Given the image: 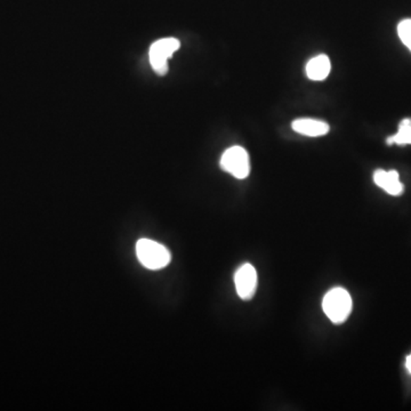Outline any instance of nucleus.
<instances>
[{
	"label": "nucleus",
	"instance_id": "7ed1b4c3",
	"mask_svg": "<svg viewBox=\"0 0 411 411\" xmlns=\"http://www.w3.org/2000/svg\"><path fill=\"white\" fill-rule=\"evenodd\" d=\"M222 170L230 172L236 179L248 177L251 172V160L248 152L241 146H232L224 152L221 158Z\"/></svg>",
	"mask_w": 411,
	"mask_h": 411
},
{
	"label": "nucleus",
	"instance_id": "0eeeda50",
	"mask_svg": "<svg viewBox=\"0 0 411 411\" xmlns=\"http://www.w3.org/2000/svg\"><path fill=\"white\" fill-rule=\"evenodd\" d=\"M291 126L296 133L308 137H324L330 129L329 125L324 121L311 118L296 119Z\"/></svg>",
	"mask_w": 411,
	"mask_h": 411
},
{
	"label": "nucleus",
	"instance_id": "9d476101",
	"mask_svg": "<svg viewBox=\"0 0 411 411\" xmlns=\"http://www.w3.org/2000/svg\"><path fill=\"white\" fill-rule=\"evenodd\" d=\"M398 34H399L401 42L411 51V18H407V20L400 22L399 25H398Z\"/></svg>",
	"mask_w": 411,
	"mask_h": 411
},
{
	"label": "nucleus",
	"instance_id": "f257e3e1",
	"mask_svg": "<svg viewBox=\"0 0 411 411\" xmlns=\"http://www.w3.org/2000/svg\"><path fill=\"white\" fill-rule=\"evenodd\" d=\"M322 308L327 317L334 324H343L351 315V295L344 288H334L328 291L322 301Z\"/></svg>",
	"mask_w": 411,
	"mask_h": 411
},
{
	"label": "nucleus",
	"instance_id": "6e6552de",
	"mask_svg": "<svg viewBox=\"0 0 411 411\" xmlns=\"http://www.w3.org/2000/svg\"><path fill=\"white\" fill-rule=\"evenodd\" d=\"M331 63L327 55H317L306 64V75L315 82H321L329 76Z\"/></svg>",
	"mask_w": 411,
	"mask_h": 411
},
{
	"label": "nucleus",
	"instance_id": "9b49d317",
	"mask_svg": "<svg viewBox=\"0 0 411 411\" xmlns=\"http://www.w3.org/2000/svg\"><path fill=\"white\" fill-rule=\"evenodd\" d=\"M405 367L408 369L409 372L411 374V354L407 357V360H405Z\"/></svg>",
	"mask_w": 411,
	"mask_h": 411
},
{
	"label": "nucleus",
	"instance_id": "423d86ee",
	"mask_svg": "<svg viewBox=\"0 0 411 411\" xmlns=\"http://www.w3.org/2000/svg\"><path fill=\"white\" fill-rule=\"evenodd\" d=\"M374 182L391 196H400L405 191V186L400 182L399 172L396 170L386 172L384 170H377L374 172Z\"/></svg>",
	"mask_w": 411,
	"mask_h": 411
},
{
	"label": "nucleus",
	"instance_id": "20e7f679",
	"mask_svg": "<svg viewBox=\"0 0 411 411\" xmlns=\"http://www.w3.org/2000/svg\"><path fill=\"white\" fill-rule=\"evenodd\" d=\"M179 46L181 44L176 38H163L151 46L148 53L150 63L159 76H165L168 72V60L179 49Z\"/></svg>",
	"mask_w": 411,
	"mask_h": 411
},
{
	"label": "nucleus",
	"instance_id": "39448f33",
	"mask_svg": "<svg viewBox=\"0 0 411 411\" xmlns=\"http://www.w3.org/2000/svg\"><path fill=\"white\" fill-rule=\"evenodd\" d=\"M256 269L251 264H244L236 270L234 274L236 293L244 301H249L254 297L257 291Z\"/></svg>",
	"mask_w": 411,
	"mask_h": 411
},
{
	"label": "nucleus",
	"instance_id": "1a4fd4ad",
	"mask_svg": "<svg viewBox=\"0 0 411 411\" xmlns=\"http://www.w3.org/2000/svg\"><path fill=\"white\" fill-rule=\"evenodd\" d=\"M386 143L388 146H407L411 144V119H403L399 125V130L393 137H387Z\"/></svg>",
	"mask_w": 411,
	"mask_h": 411
},
{
	"label": "nucleus",
	"instance_id": "f03ea898",
	"mask_svg": "<svg viewBox=\"0 0 411 411\" xmlns=\"http://www.w3.org/2000/svg\"><path fill=\"white\" fill-rule=\"evenodd\" d=\"M137 256L139 263L148 270L163 269L172 260V255L165 246L150 239L137 241Z\"/></svg>",
	"mask_w": 411,
	"mask_h": 411
}]
</instances>
